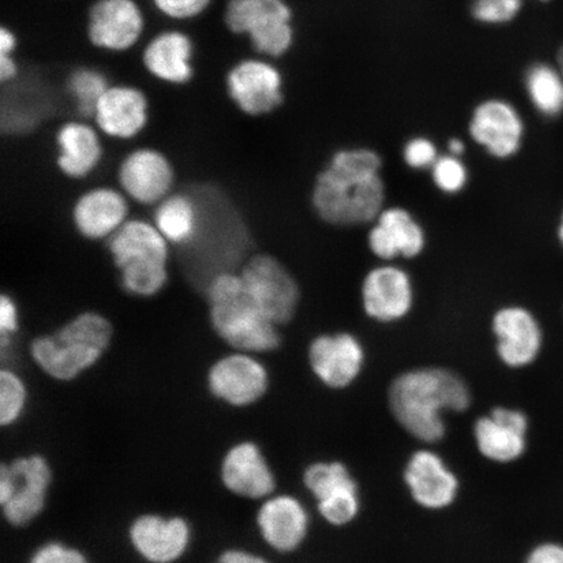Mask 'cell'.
Returning a JSON list of instances; mask_svg holds the SVG:
<instances>
[{"instance_id": "cell-1", "label": "cell", "mask_w": 563, "mask_h": 563, "mask_svg": "<svg viewBox=\"0 0 563 563\" xmlns=\"http://www.w3.org/2000/svg\"><path fill=\"white\" fill-rule=\"evenodd\" d=\"M384 159L372 147H342L316 175L311 202L317 217L333 228L369 227L386 207Z\"/></svg>"}, {"instance_id": "cell-2", "label": "cell", "mask_w": 563, "mask_h": 563, "mask_svg": "<svg viewBox=\"0 0 563 563\" xmlns=\"http://www.w3.org/2000/svg\"><path fill=\"white\" fill-rule=\"evenodd\" d=\"M471 405V393L455 372L421 367L400 373L389 389L393 417L408 434L426 443L445 438V412H463Z\"/></svg>"}, {"instance_id": "cell-3", "label": "cell", "mask_w": 563, "mask_h": 563, "mask_svg": "<svg viewBox=\"0 0 563 563\" xmlns=\"http://www.w3.org/2000/svg\"><path fill=\"white\" fill-rule=\"evenodd\" d=\"M207 295L210 325L232 350L262 355L280 347V327L251 300L241 272L217 273Z\"/></svg>"}, {"instance_id": "cell-4", "label": "cell", "mask_w": 563, "mask_h": 563, "mask_svg": "<svg viewBox=\"0 0 563 563\" xmlns=\"http://www.w3.org/2000/svg\"><path fill=\"white\" fill-rule=\"evenodd\" d=\"M114 328L98 312H82L52 334L35 336L30 354L37 368L58 383H73L102 361Z\"/></svg>"}, {"instance_id": "cell-5", "label": "cell", "mask_w": 563, "mask_h": 563, "mask_svg": "<svg viewBox=\"0 0 563 563\" xmlns=\"http://www.w3.org/2000/svg\"><path fill=\"white\" fill-rule=\"evenodd\" d=\"M109 252L124 290L139 298L157 295L167 284L170 243L156 224L129 220L109 238Z\"/></svg>"}, {"instance_id": "cell-6", "label": "cell", "mask_w": 563, "mask_h": 563, "mask_svg": "<svg viewBox=\"0 0 563 563\" xmlns=\"http://www.w3.org/2000/svg\"><path fill=\"white\" fill-rule=\"evenodd\" d=\"M54 481L52 463L44 454L16 456L0 467V506L13 528L31 526L45 511Z\"/></svg>"}, {"instance_id": "cell-7", "label": "cell", "mask_w": 563, "mask_h": 563, "mask_svg": "<svg viewBox=\"0 0 563 563\" xmlns=\"http://www.w3.org/2000/svg\"><path fill=\"white\" fill-rule=\"evenodd\" d=\"M223 23L238 37H246L253 51L280 58L294 42L292 11L286 0H228Z\"/></svg>"}, {"instance_id": "cell-8", "label": "cell", "mask_w": 563, "mask_h": 563, "mask_svg": "<svg viewBox=\"0 0 563 563\" xmlns=\"http://www.w3.org/2000/svg\"><path fill=\"white\" fill-rule=\"evenodd\" d=\"M246 294L260 311L278 327L292 321L301 300L298 280L277 257L260 253L241 271Z\"/></svg>"}, {"instance_id": "cell-9", "label": "cell", "mask_w": 563, "mask_h": 563, "mask_svg": "<svg viewBox=\"0 0 563 563\" xmlns=\"http://www.w3.org/2000/svg\"><path fill=\"white\" fill-rule=\"evenodd\" d=\"M271 387V373L258 355L234 351L218 357L207 373V389L218 402L249 408L262 400Z\"/></svg>"}, {"instance_id": "cell-10", "label": "cell", "mask_w": 563, "mask_h": 563, "mask_svg": "<svg viewBox=\"0 0 563 563\" xmlns=\"http://www.w3.org/2000/svg\"><path fill=\"white\" fill-rule=\"evenodd\" d=\"M358 298L369 320L389 325L411 314L417 302V287L402 265L379 263L365 273Z\"/></svg>"}, {"instance_id": "cell-11", "label": "cell", "mask_w": 563, "mask_h": 563, "mask_svg": "<svg viewBox=\"0 0 563 563\" xmlns=\"http://www.w3.org/2000/svg\"><path fill=\"white\" fill-rule=\"evenodd\" d=\"M126 538L141 560L147 563H175L191 549L194 528L181 516L144 512L131 520Z\"/></svg>"}, {"instance_id": "cell-12", "label": "cell", "mask_w": 563, "mask_h": 563, "mask_svg": "<svg viewBox=\"0 0 563 563\" xmlns=\"http://www.w3.org/2000/svg\"><path fill=\"white\" fill-rule=\"evenodd\" d=\"M228 95L236 108L250 117L272 114L285 100L284 76L273 63L246 58L227 74Z\"/></svg>"}, {"instance_id": "cell-13", "label": "cell", "mask_w": 563, "mask_h": 563, "mask_svg": "<svg viewBox=\"0 0 563 563\" xmlns=\"http://www.w3.org/2000/svg\"><path fill=\"white\" fill-rule=\"evenodd\" d=\"M468 135L487 156L506 161L522 150L526 124L516 106L501 98H489L471 114Z\"/></svg>"}, {"instance_id": "cell-14", "label": "cell", "mask_w": 563, "mask_h": 563, "mask_svg": "<svg viewBox=\"0 0 563 563\" xmlns=\"http://www.w3.org/2000/svg\"><path fill=\"white\" fill-rule=\"evenodd\" d=\"M146 20L137 0H96L87 13V40L104 53H125L139 44Z\"/></svg>"}, {"instance_id": "cell-15", "label": "cell", "mask_w": 563, "mask_h": 563, "mask_svg": "<svg viewBox=\"0 0 563 563\" xmlns=\"http://www.w3.org/2000/svg\"><path fill=\"white\" fill-rule=\"evenodd\" d=\"M302 483L317 503V510L329 525L347 526L361 511L355 478L342 462H316L307 467Z\"/></svg>"}, {"instance_id": "cell-16", "label": "cell", "mask_w": 563, "mask_h": 563, "mask_svg": "<svg viewBox=\"0 0 563 563\" xmlns=\"http://www.w3.org/2000/svg\"><path fill=\"white\" fill-rule=\"evenodd\" d=\"M492 333L499 361L511 369L530 367L543 351L544 332L530 309L504 306L492 316Z\"/></svg>"}, {"instance_id": "cell-17", "label": "cell", "mask_w": 563, "mask_h": 563, "mask_svg": "<svg viewBox=\"0 0 563 563\" xmlns=\"http://www.w3.org/2000/svg\"><path fill=\"white\" fill-rule=\"evenodd\" d=\"M367 358L364 344L350 332L323 333L308 346L313 375L330 389H346L362 375Z\"/></svg>"}, {"instance_id": "cell-18", "label": "cell", "mask_w": 563, "mask_h": 563, "mask_svg": "<svg viewBox=\"0 0 563 563\" xmlns=\"http://www.w3.org/2000/svg\"><path fill=\"white\" fill-rule=\"evenodd\" d=\"M367 245L379 263H397L420 257L427 250L428 235L410 210L386 206L369 224Z\"/></svg>"}, {"instance_id": "cell-19", "label": "cell", "mask_w": 563, "mask_h": 563, "mask_svg": "<svg viewBox=\"0 0 563 563\" xmlns=\"http://www.w3.org/2000/svg\"><path fill=\"white\" fill-rule=\"evenodd\" d=\"M222 487L232 496L263 501L274 495L277 477L263 449L255 441L232 443L220 463Z\"/></svg>"}, {"instance_id": "cell-20", "label": "cell", "mask_w": 563, "mask_h": 563, "mask_svg": "<svg viewBox=\"0 0 563 563\" xmlns=\"http://www.w3.org/2000/svg\"><path fill=\"white\" fill-rule=\"evenodd\" d=\"M309 512L299 498L274 495L263 499L256 512L260 538L277 553H292L305 543L309 531Z\"/></svg>"}, {"instance_id": "cell-21", "label": "cell", "mask_w": 563, "mask_h": 563, "mask_svg": "<svg viewBox=\"0 0 563 563\" xmlns=\"http://www.w3.org/2000/svg\"><path fill=\"white\" fill-rule=\"evenodd\" d=\"M118 178L126 197L143 206H154L170 195L175 173L164 153L140 147L126 154L119 166Z\"/></svg>"}, {"instance_id": "cell-22", "label": "cell", "mask_w": 563, "mask_h": 563, "mask_svg": "<svg viewBox=\"0 0 563 563\" xmlns=\"http://www.w3.org/2000/svg\"><path fill=\"white\" fill-rule=\"evenodd\" d=\"M530 420L517 408H493L487 417L478 418L474 438L478 452L488 461L508 464L520 460L527 450Z\"/></svg>"}, {"instance_id": "cell-23", "label": "cell", "mask_w": 563, "mask_h": 563, "mask_svg": "<svg viewBox=\"0 0 563 563\" xmlns=\"http://www.w3.org/2000/svg\"><path fill=\"white\" fill-rule=\"evenodd\" d=\"M405 483L415 503L427 510L448 509L460 493V481L442 456L432 450H418L405 468Z\"/></svg>"}, {"instance_id": "cell-24", "label": "cell", "mask_w": 563, "mask_h": 563, "mask_svg": "<svg viewBox=\"0 0 563 563\" xmlns=\"http://www.w3.org/2000/svg\"><path fill=\"white\" fill-rule=\"evenodd\" d=\"M93 119L106 136L130 140L143 132L150 121V101L137 87L117 84L98 101Z\"/></svg>"}, {"instance_id": "cell-25", "label": "cell", "mask_w": 563, "mask_h": 563, "mask_svg": "<svg viewBox=\"0 0 563 563\" xmlns=\"http://www.w3.org/2000/svg\"><path fill=\"white\" fill-rule=\"evenodd\" d=\"M195 42L179 30L162 31L154 35L141 54L146 73L170 86H186L194 79Z\"/></svg>"}, {"instance_id": "cell-26", "label": "cell", "mask_w": 563, "mask_h": 563, "mask_svg": "<svg viewBox=\"0 0 563 563\" xmlns=\"http://www.w3.org/2000/svg\"><path fill=\"white\" fill-rule=\"evenodd\" d=\"M73 220L77 231L90 241L114 235L129 221V201L118 189L97 187L75 202Z\"/></svg>"}, {"instance_id": "cell-27", "label": "cell", "mask_w": 563, "mask_h": 563, "mask_svg": "<svg viewBox=\"0 0 563 563\" xmlns=\"http://www.w3.org/2000/svg\"><path fill=\"white\" fill-rule=\"evenodd\" d=\"M58 158L56 165L70 179L87 178L103 156L102 143L95 126L81 121H70L56 132Z\"/></svg>"}, {"instance_id": "cell-28", "label": "cell", "mask_w": 563, "mask_h": 563, "mask_svg": "<svg viewBox=\"0 0 563 563\" xmlns=\"http://www.w3.org/2000/svg\"><path fill=\"white\" fill-rule=\"evenodd\" d=\"M199 208L191 197L183 194L168 195L157 203L154 224L170 244L192 242L199 232Z\"/></svg>"}, {"instance_id": "cell-29", "label": "cell", "mask_w": 563, "mask_h": 563, "mask_svg": "<svg viewBox=\"0 0 563 563\" xmlns=\"http://www.w3.org/2000/svg\"><path fill=\"white\" fill-rule=\"evenodd\" d=\"M527 96L541 115L553 118L563 111V76L561 70L539 63L527 70Z\"/></svg>"}, {"instance_id": "cell-30", "label": "cell", "mask_w": 563, "mask_h": 563, "mask_svg": "<svg viewBox=\"0 0 563 563\" xmlns=\"http://www.w3.org/2000/svg\"><path fill=\"white\" fill-rule=\"evenodd\" d=\"M109 87L108 76L89 66L76 67L66 81L67 93L82 117H93L98 101Z\"/></svg>"}, {"instance_id": "cell-31", "label": "cell", "mask_w": 563, "mask_h": 563, "mask_svg": "<svg viewBox=\"0 0 563 563\" xmlns=\"http://www.w3.org/2000/svg\"><path fill=\"white\" fill-rule=\"evenodd\" d=\"M30 391L23 379L13 369L0 372V426L9 428L18 424L24 417Z\"/></svg>"}, {"instance_id": "cell-32", "label": "cell", "mask_w": 563, "mask_h": 563, "mask_svg": "<svg viewBox=\"0 0 563 563\" xmlns=\"http://www.w3.org/2000/svg\"><path fill=\"white\" fill-rule=\"evenodd\" d=\"M432 181L439 191L446 196H456L467 188L470 170L463 157L441 154L431 168Z\"/></svg>"}, {"instance_id": "cell-33", "label": "cell", "mask_w": 563, "mask_h": 563, "mask_svg": "<svg viewBox=\"0 0 563 563\" xmlns=\"http://www.w3.org/2000/svg\"><path fill=\"white\" fill-rule=\"evenodd\" d=\"M441 153L432 139L415 136L406 141L402 159L413 172H431Z\"/></svg>"}, {"instance_id": "cell-34", "label": "cell", "mask_w": 563, "mask_h": 563, "mask_svg": "<svg viewBox=\"0 0 563 563\" xmlns=\"http://www.w3.org/2000/svg\"><path fill=\"white\" fill-rule=\"evenodd\" d=\"M26 563H90L86 552L65 541L51 540L34 549Z\"/></svg>"}, {"instance_id": "cell-35", "label": "cell", "mask_w": 563, "mask_h": 563, "mask_svg": "<svg viewBox=\"0 0 563 563\" xmlns=\"http://www.w3.org/2000/svg\"><path fill=\"white\" fill-rule=\"evenodd\" d=\"M523 0H475L473 15L485 24L509 23L522 10Z\"/></svg>"}, {"instance_id": "cell-36", "label": "cell", "mask_w": 563, "mask_h": 563, "mask_svg": "<svg viewBox=\"0 0 563 563\" xmlns=\"http://www.w3.org/2000/svg\"><path fill=\"white\" fill-rule=\"evenodd\" d=\"M162 16L173 21L199 19L209 10L213 0H151Z\"/></svg>"}, {"instance_id": "cell-37", "label": "cell", "mask_w": 563, "mask_h": 563, "mask_svg": "<svg viewBox=\"0 0 563 563\" xmlns=\"http://www.w3.org/2000/svg\"><path fill=\"white\" fill-rule=\"evenodd\" d=\"M20 323L16 301L10 295L3 294L0 299V341L2 350L10 346L12 336L18 333Z\"/></svg>"}, {"instance_id": "cell-38", "label": "cell", "mask_w": 563, "mask_h": 563, "mask_svg": "<svg viewBox=\"0 0 563 563\" xmlns=\"http://www.w3.org/2000/svg\"><path fill=\"white\" fill-rule=\"evenodd\" d=\"M525 563H563V544L547 541L528 553Z\"/></svg>"}, {"instance_id": "cell-39", "label": "cell", "mask_w": 563, "mask_h": 563, "mask_svg": "<svg viewBox=\"0 0 563 563\" xmlns=\"http://www.w3.org/2000/svg\"><path fill=\"white\" fill-rule=\"evenodd\" d=\"M213 563H271L263 555L244 548L224 549Z\"/></svg>"}, {"instance_id": "cell-40", "label": "cell", "mask_w": 563, "mask_h": 563, "mask_svg": "<svg viewBox=\"0 0 563 563\" xmlns=\"http://www.w3.org/2000/svg\"><path fill=\"white\" fill-rule=\"evenodd\" d=\"M20 67L15 55H0V81L3 86L18 79Z\"/></svg>"}, {"instance_id": "cell-41", "label": "cell", "mask_w": 563, "mask_h": 563, "mask_svg": "<svg viewBox=\"0 0 563 563\" xmlns=\"http://www.w3.org/2000/svg\"><path fill=\"white\" fill-rule=\"evenodd\" d=\"M19 48V35L11 26L0 27V55H15Z\"/></svg>"}, {"instance_id": "cell-42", "label": "cell", "mask_w": 563, "mask_h": 563, "mask_svg": "<svg viewBox=\"0 0 563 563\" xmlns=\"http://www.w3.org/2000/svg\"><path fill=\"white\" fill-rule=\"evenodd\" d=\"M467 144L464 143L463 139L453 137L449 140L448 153L453 154L456 157H463L466 154Z\"/></svg>"}, {"instance_id": "cell-43", "label": "cell", "mask_w": 563, "mask_h": 563, "mask_svg": "<svg viewBox=\"0 0 563 563\" xmlns=\"http://www.w3.org/2000/svg\"><path fill=\"white\" fill-rule=\"evenodd\" d=\"M559 69L561 70V74L563 76V46L561 47V51L559 53Z\"/></svg>"}, {"instance_id": "cell-44", "label": "cell", "mask_w": 563, "mask_h": 563, "mask_svg": "<svg viewBox=\"0 0 563 563\" xmlns=\"http://www.w3.org/2000/svg\"><path fill=\"white\" fill-rule=\"evenodd\" d=\"M559 239H560L561 244L563 245V216H562V221H561V224L559 228Z\"/></svg>"}, {"instance_id": "cell-45", "label": "cell", "mask_w": 563, "mask_h": 563, "mask_svg": "<svg viewBox=\"0 0 563 563\" xmlns=\"http://www.w3.org/2000/svg\"><path fill=\"white\" fill-rule=\"evenodd\" d=\"M541 2H548V0H541Z\"/></svg>"}]
</instances>
